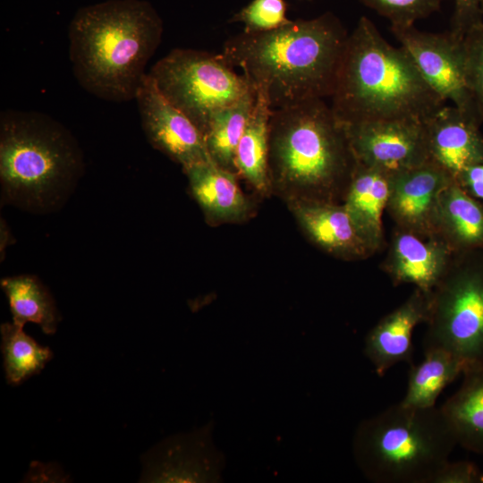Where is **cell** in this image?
Here are the masks:
<instances>
[{"mask_svg": "<svg viewBox=\"0 0 483 483\" xmlns=\"http://www.w3.org/2000/svg\"><path fill=\"white\" fill-rule=\"evenodd\" d=\"M349 34L332 13L228 38L221 55L272 109L333 94Z\"/></svg>", "mask_w": 483, "mask_h": 483, "instance_id": "6da1fadb", "label": "cell"}, {"mask_svg": "<svg viewBox=\"0 0 483 483\" xmlns=\"http://www.w3.org/2000/svg\"><path fill=\"white\" fill-rule=\"evenodd\" d=\"M162 35V19L148 1L107 0L81 7L68 29L74 77L101 99H135Z\"/></svg>", "mask_w": 483, "mask_h": 483, "instance_id": "7a4b0ae2", "label": "cell"}, {"mask_svg": "<svg viewBox=\"0 0 483 483\" xmlns=\"http://www.w3.org/2000/svg\"><path fill=\"white\" fill-rule=\"evenodd\" d=\"M331 98L344 124L425 120L445 105L426 83L402 47L387 42L366 16L349 34Z\"/></svg>", "mask_w": 483, "mask_h": 483, "instance_id": "3957f363", "label": "cell"}, {"mask_svg": "<svg viewBox=\"0 0 483 483\" xmlns=\"http://www.w3.org/2000/svg\"><path fill=\"white\" fill-rule=\"evenodd\" d=\"M84 172L82 151L70 131L44 113L0 114L1 203L34 214L59 209Z\"/></svg>", "mask_w": 483, "mask_h": 483, "instance_id": "277c9868", "label": "cell"}, {"mask_svg": "<svg viewBox=\"0 0 483 483\" xmlns=\"http://www.w3.org/2000/svg\"><path fill=\"white\" fill-rule=\"evenodd\" d=\"M344 124L323 98L272 109L268 172L306 199H344L356 167Z\"/></svg>", "mask_w": 483, "mask_h": 483, "instance_id": "5b68a950", "label": "cell"}, {"mask_svg": "<svg viewBox=\"0 0 483 483\" xmlns=\"http://www.w3.org/2000/svg\"><path fill=\"white\" fill-rule=\"evenodd\" d=\"M457 445L440 407L399 402L359 424L352 452L371 482L431 483Z\"/></svg>", "mask_w": 483, "mask_h": 483, "instance_id": "8992f818", "label": "cell"}, {"mask_svg": "<svg viewBox=\"0 0 483 483\" xmlns=\"http://www.w3.org/2000/svg\"><path fill=\"white\" fill-rule=\"evenodd\" d=\"M423 350L442 349L464 367L483 366V250L454 253L431 291Z\"/></svg>", "mask_w": 483, "mask_h": 483, "instance_id": "52a82bcc", "label": "cell"}, {"mask_svg": "<svg viewBox=\"0 0 483 483\" xmlns=\"http://www.w3.org/2000/svg\"><path fill=\"white\" fill-rule=\"evenodd\" d=\"M148 75L161 94L203 136L217 111L234 104L253 89L221 54L191 48L171 50L152 66Z\"/></svg>", "mask_w": 483, "mask_h": 483, "instance_id": "ba28073f", "label": "cell"}, {"mask_svg": "<svg viewBox=\"0 0 483 483\" xmlns=\"http://www.w3.org/2000/svg\"><path fill=\"white\" fill-rule=\"evenodd\" d=\"M391 31L435 93L478 116L466 83L462 38L451 30L422 31L414 25L391 26Z\"/></svg>", "mask_w": 483, "mask_h": 483, "instance_id": "9c48e42d", "label": "cell"}, {"mask_svg": "<svg viewBox=\"0 0 483 483\" xmlns=\"http://www.w3.org/2000/svg\"><path fill=\"white\" fill-rule=\"evenodd\" d=\"M344 127L356 162L389 176L429 160L423 120L369 121Z\"/></svg>", "mask_w": 483, "mask_h": 483, "instance_id": "30bf717a", "label": "cell"}, {"mask_svg": "<svg viewBox=\"0 0 483 483\" xmlns=\"http://www.w3.org/2000/svg\"><path fill=\"white\" fill-rule=\"evenodd\" d=\"M141 127L151 146L186 167L211 159L203 135L194 123L173 106L146 74L137 91Z\"/></svg>", "mask_w": 483, "mask_h": 483, "instance_id": "8fae6325", "label": "cell"}, {"mask_svg": "<svg viewBox=\"0 0 483 483\" xmlns=\"http://www.w3.org/2000/svg\"><path fill=\"white\" fill-rule=\"evenodd\" d=\"M210 428L167 438L144 458L141 481L216 482L224 458L215 448Z\"/></svg>", "mask_w": 483, "mask_h": 483, "instance_id": "7c38bea8", "label": "cell"}, {"mask_svg": "<svg viewBox=\"0 0 483 483\" xmlns=\"http://www.w3.org/2000/svg\"><path fill=\"white\" fill-rule=\"evenodd\" d=\"M453 182L449 174L431 160L391 175L386 210L395 227L436 237L439 198Z\"/></svg>", "mask_w": 483, "mask_h": 483, "instance_id": "4fadbf2b", "label": "cell"}, {"mask_svg": "<svg viewBox=\"0 0 483 483\" xmlns=\"http://www.w3.org/2000/svg\"><path fill=\"white\" fill-rule=\"evenodd\" d=\"M482 123L470 112L444 105L424 120L429 160L456 182L468 168L483 164Z\"/></svg>", "mask_w": 483, "mask_h": 483, "instance_id": "5bb4252c", "label": "cell"}, {"mask_svg": "<svg viewBox=\"0 0 483 483\" xmlns=\"http://www.w3.org/2000/svg\"><path fill=\"white\" fill-rule=\"evenodd\" d=\"M453 252L440 238L395 227L382 268L394 284L431 292L446 273Z\"/></svg>", "mask_w": 483, "mask_h": 483, "instance_id": "9a60e30c", "label": "cell"}, {"mask_svg": "<svg viewBox=\"0 0 483 483\" xmlns=\"http://www.w3.org/2000/svg\"><path fill=\"white\" fill-rule=\"evenodd\" d=\"M430 302L431 292L415 288L400 306L369 330L364 353L378 376H384L398 363L411 364L413 331L418 325L428 321Z\"/></svg>", "mask_w": 483, "mask_h": 483, "instance_id": "2e32d148", "label": "cell"}, {"mask_svg": "<svg viewBox=\"0 0 483 483\" xmlns=\"http://www.w3.org/2000/svg\"><path fill=\"white\" fill-rule=\"evenodd\" d=\"M293 212L311 240L327 252L346 259H364L376 253L343 205L299 199Z\"/></svg>", "mask_w": 483, "mask_h": 483, "instance_id": "e0dca14e", "label": "cell"}, {"mask_svg": "<svg viewBox=\"0 0 483 483\" xmlns=\"http://www.w3.org/2000/svg\"><path fill=\"white\" fill-rule=\"evenodd\" d=\"M183 172L192 196L208 218L228 222L241 220L247 215L249 202L238 186L235 173L212 159L193 164Z\"/></svg>", "mask_w": 483, "mask_h": 483, "instance_id": "ac0fdd59", "label": "cell"}, {"mask_svg": "<svg viewBox=\"0 0 483 483\" xmlns=\"http://www.w3.org/2000/svg\"><path fill=\"white\" fill-rule=\"evenodd\" d=\"M435 227L453 253L483 250V201L451 182L440 195Z\"/></svg>", "mask_w": 483, "mask_h": 483, "instance_id": "d6986e66", "label": "cell"}, {"mask_svg": "<svg viewBox=\"0 0 483 483\" xmlns=\"http://www.w3.org/2000/svg\"><path fill=\"white\" fill-rule=\"evenodd\" d=\"M389 191V175L356 164L343 205L376 252L385 245L382 216L386 210Z\"/></svg>", "mask_w": 483, "mask_h": 483, "instance_id": "ffe728a7", "label": "cell"}, {"mask_svg": "<svg viewBox=\"0 0 483 483\" xmlns=\"http://www.w3.org/2000/svg\"><path fill=\"white\" fill-rule=\"evenodd\" d=\"M459 389L440 407L457 444L483 454V366L466 367Z\"/></svg>", "mask_w": 483, "mask_h": 483, "instance_id": "44dd1931", "label": "cell"}, {"mask_svg": "<svg viewBox=\"0 0 483 483\" xmlns=\"http://www.w3.org/2000/svg\"><path fill=\"white\" fill-rule=\"evenodd\" d=\"M10 307L13 322L24 326L38 325L46 335H54L61 316L54 298L41 281L32 275H20L1 279Z\"/></svg>", "mask_w": 483, "mask_h": 483, "instance_id": "7402d4cb", "label": "cell"}, {"mask_svg": "<svg viewBox=\"0 0 483 483\" xmlns=\"http://www.w3.org/2000/svg\"><path fill=\"white\" fill-rule=\"evenodd\" d=\"M272 108L261 93L255 102L239 141L235 166L255 189L265 191L269 184L268 143Z\"/></svg>", "mask_w": 483, "mask_h": 483, "instance_id": "603a6c76", "label": "cell"}, {"mask_svg": "<svg viewBox=\"0 0 483 483\" xmlns=\"http://www.w3.org/2000/svg\"><path fill=\"white\" fill-rule=\"evenodd\" d=\"M464 369L459 359L445 350L424 351L423 360L411 366L406 393L400 402L413 408L436 406L442 391L462 374Z\"/></svg>", "mask_w": 483, "mask_h": 483, "instance_id": "cb8c5ba5", "label": "cell"}, {"mask_svg": "<svg viewBox=\"0 0 483 483\" xmlns=\"http://www.w3.org/2000/svg\"><path fill=\"white\" fill-rule=\"evenodd\" d=\"M256 98L251 89L234 104L217 111L204 134L207 150L219 166L237 173L236 150Z\"/></svg>", "mask_w": 483, "mask_h": 483, "instance_id": "d4e9b609", "label": "cell"}, {"mask_svg": "<svg viewBox=\"0 0 483 483\" xmlns=\"http://www.w3.org/2000/svg\"><path fill=\"white\" fill-rule=\"evenodd\" d=\"M0 333L4 375L10 386H19L40 373L53 358L52 350L38 343L21 326L5 322Z\"/></svg>", "mask_w": 483, "mask_h": 483, "instance_id": "484cf974", "label": "cell"}, {"mask_svg": "<svg viewBox=\"0 0 483 483\" xmlns=\"http://www.w3.org/2000/svg\"><path fill=\"white\" fill-rule=\"evenodd\" d=\"M462 47L468 91L483 123V20L465 32Z\"/></svg>", "mask_w": 483, "mask_h": 483, "instance_id": "4316f807", "label": "cell"}, {"mask_svg": "<svg viewBox=\"0 0 483 483\" xmlns=\"http://www.w3.org/2000/svg\"><path fill=\"white\" fill-rule=\"evenodd\" d=\"M229 21L242 23L244 32L258 33L278 29L291 20L287 18L284 0H252Z\"/></svg>", "mask_w": 483, "mask_h": 483, "instance_id": "83f0119b", "label": "cell"}, {"mask_svg": "<svg viewBox=\"0 0 483 483\" xmlns=\"http://www.w3.org/2000/svg\"><path fill=\"white\" fill-rule=\"evenodd\" d=\"M381 16L391 26H412L440 9L441 0H358Z\"/></svg>", "mask_w": 483, "mask_h": 483, "instance_id": "f1b7e54d", "label": "cell"}, {"mask_svg": "<svg viewBox=\"0 0 483 483\" xmlns=\"http://www.w3.org/2000/svg\"><path fill=\"white\" fill-rule=\"evenodd\" d=\"M431 483H483V473L471 462L448 460L433 477Z\"/></svg>", "mask_w": 483, "mask_h": 483, "instance_id": "f546056e", "label": "cell"}, {"mask_svg": "<svg viewBox=\"0 0 483 483\" xmlns=\"http://www.w3.org/2000/svg\"><path fill=\"white\" fill-rule=\"evenodd\" d=\"M451 31L462 38L474 24L483 20L480 0H453Z\"/></svg>", "mask_w": 483, "mask_h": 483, "instance_id": "4dcf8cb0", "label": "cell"}, {"mask_svg": "<svg viewBox=\"0 0 483 483\" xmlns=\"http://www.w3.org/2000/svg\"><path fill=\"white\" fill-rule=\"evenodd\" d=\"M456 182L470 196L483 201V164L465 170Z\"/></svg>", "mask_w": 483, "mask_h": 483, "instance_id": "1f68e13d", "label": "cell"}, {"mask_svg": "<svg viewBox=\"0 0 483 483\" xmlns=\"http://www.w3.org/2000/svg\"><path fill=\"white\" fill-rule=\"evenodd\" d=\"M480 5H481L482 13H483V0H480Z\"/></svg>", "mask_w": 483, "mask_h": 483, "instance_id": "d6a6232c", "label": "cell"}]
</instances>
